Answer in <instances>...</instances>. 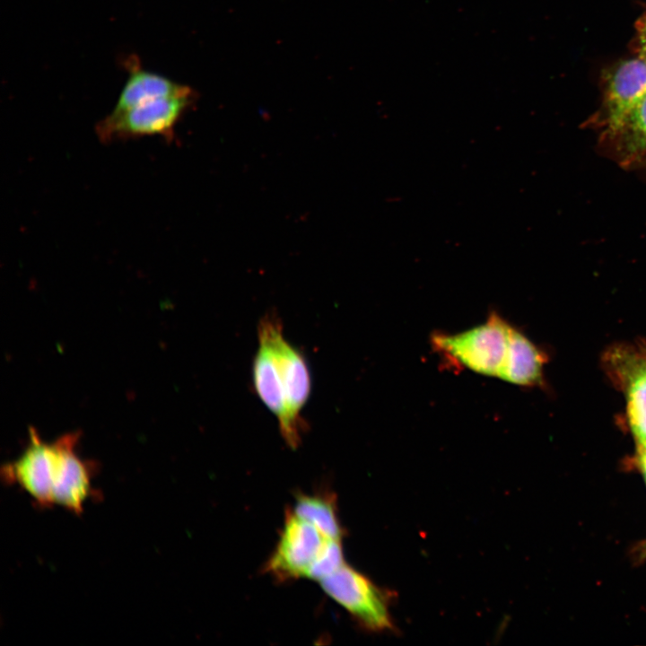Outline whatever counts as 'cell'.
I'll use <instances>...</instances> for the list:
<instances>
[{
    "label": "cell",
    "mask_w": 646,
    "mask_h": 646,
    "mask_svg": "<svg viewBox=\"0 0 646 646\" xmlns=\"http://www.w3.org/2000/svg\"><path fill=\"white\" fill-rule=\"evenodd\" d=\"M77 432L67 433L55 441H44L31 429L23 452L2 467L8 484L24 490L41 507L56 505L70 476L72 453L78 443Z\"/></svg>",
    "instance_id": "cell-1"
},
{
    "label": "cell",
    "mask_w": 646,
    "mask_h": 646,
    "mask_svg": "<svg viewBox=\"0 0 646 646\" xmlns=\"http://www.w3.org/2000/svg\"><path fill=\"white\" fill-rule=\"evenodd\" d=\"M513 326L496 311L467 330L432 335V348L451 364L502 379L510 354Z\"/></svg>",
    "instance_id": "cell-2"
},
{
    "label": "cell",
    "mask_w": 646,
    "mask_h": 646,
    "mask_svg": "<svg viewBox=\"0 0 646 646\" xmlns=\"http://www.w3.org/2000/svg\"><path fill=\"white\" fill-rule=\"evenodd\" d=\"M258 336L267 342L276 362L285 403V419L279 426L287 445L296 449L301 441L303 423L301 411L311 389L310 374L301 353L285 338L280 318L269 311L260 319Z\"/></svg>",
    "instance_id": "cell-3"
},
{
    "label": "cell",
    "mask_w": 646,
    "mask_h": 646,
    "mask_svg": "<svg viewBox=\"0 0 646 646\" xmlns=\"http://www.w3.org/2000/svg\"><path fill=\"white\" fill-rule=\"evenodd\" d=\"M193 98L194 94L165 97L111 111L96 125V135L104 143L151 135L171 137Z\"/></svg>",
    "instance_id": "cell-4"
},
{
    "label": "cell",
    "mask_w": 646,
    "mask_h": 646,
    "mask_svg": "<svg viewBox=\"0 0 646 646\" xmlns=\"http://www.w3.org/2000/svg\"><path fill=\"white\" fill-rule=\"evenodd\" d=\"M323 590L368 631L393 628L384 592L365 575L344 563L319 581Z\"/></svg>",
    "instance_id": "cell-5"
},
{
    "label": "cell",
    "mask_w": 646,
    "mask_h": 646,
    "mask_svg": "<svg viewBox=\"0 0 646 646\" xmlns=\"http://www.w3.org/2000/svg\"><path fill=\"white\" fill-rule=\"evenodd\" d=\"M327 539L312 524L287 511L266 572L281 581L305 577Z\"/></svg>",
    "instance_id": "cell-6"
},
{
    "label": "cell",
    "mask_w": 646,
    "mask_h": 646,
    "mask_svg": "<svg viewBox=\"0 0 646 646\" xmlns=\"http://www.w3.org/2000/svg\"><path fill=\"white\" fill-rule=\"evenodd\" d=\"M645 94L646 60L623 62L612 74L605 94L599 121L603 136L615 131Z\"/></svg>",
    "instance_id": "cell-7"
},
{
    "label": "cell",
    "mask_w": 646,
    "mask_h": 646,
    "mask_svg": "<svg viewBox=\"0 0 646 646\" xmlns=\"http://www.w3.org/2000/svg\"><path fill=\"white\" fill-rule=\"evenodd\" d=\"M126 65L128 76L112 109L113 112H119L160 98L194 94L189 87L143 68L136 57L128 58Z\"/></svg>",
    "instance_id": "cell-8"
},
{
    "label": "cell",
    "mask_w": 646,
    "mask_h": 646,
    "mask_svg": "<svg viewBox=\"0 0 646 646\" xmlns=\"http://www.w3.org/2000/svg\"><path fill=\"white\" fill-rule=\"evenodd\" d=\"M604 140L611 143L622 165H646V94L615 131L604 135Z\"/></svg>",
    "instance_id": "cell-9"
},
{
    "label": "cell",
    "mask_w": 646,
    "mask_h": 646,
    "mask_svg": "<svg viewBox=\"0 0 646 646\" xmlns=\"http://www.w3.org/2000/svg\"><path fill=\"white\" fill-rule=\"evenodd\" d=\"M544 354L513 327L511 335L510 354L502 380L518 386H534L542 380Z\"/></svg>",
    "instance_id": "cell-10"
},
{
    "label": "cell",
    "mask_w": 646,
    "mask_h": 646,
    "mask_svg": "<svg viewBox=\"0 0 646 646\" xmlns=\"http://www.w3.org/2000/svg\"><path fill=\"white\" fill-rule=\"evenodd\" d=\"M255 389L266 406L276 416L279 426L285 419V403L278 370L271 347L258 337V350L252 366Z\"/></svg>",
    "instance_id": "cell-11"
},
{
    "label": "cell",
    "mask_w": 646,
    "mask_h": 646,
    "mask_svg": "<svg viewBox=\"0 0 646 646\" xmlns=\"http://www.w3.org/2000/svg\"><path fill=\"white\" fill-rule=\"evenodd\" d=\"M299 518L316 527L326 537L341 540L344 529L337 516L336 497L328 491L295 496L293 510Z\"/></svg>",
    "instance_id": "cell-12"
},
{
    "label": "cell",
    "mask_w": 646,
    "mask_h": 646,
    "mask_svg": "<svg viewBox=\"0 0 646 646\" xmlns=\"http://www.w3.org/2000/svg\"><path fill=\"white\" fill-rule=\"evenodd\" d=\"M627 415L639 448L646 449V362L639 364L629 375Z\"/></svg>",
    "instance_id": "cell-13"
},
{
    "label": "cell",
    "mask_w": 646,
    "mask_h": 646,
    "mask_svg": "<svg viewBox=\"0 0 646 646\" xmlns=\"http://www.w3.org/2000/svg\"><path fill=\"white\" fill-rule=\"evenodd\" d=\"M344 563L343 548L340 540L327 538L321 551L308 569L305 577L320 581L336 572Z\"/></svg>",
    "instance_id": "cell-14"
},
{
    "label": "cell",
    "mask_w": 646,
    "mask_h": 646,
    "mask_svg": "<svg viewBox=\"0 0 646 646\" xmlns=\"http://www.w3.org/2000/svg\"><path fill=\"white\" fill-rule=\"evenodd\" d=\"M640 41L642 58L646 60V21L640 27Z\"/></svg>",
    "instance_id": "cell-15"
},
{
    "label": "cell",
    "mask_w": 646,
    "mask_h": 646,
    "mask_svg": "<svg viewBox=\"0 0 646 646\" xmlns=\"http://www.w3.org/2000/svg\"><path fill=\"white\" fill-rule=\"evenodd\" d=\"M639 462L646 480V449L639 448Z\"/></svg>",
    "instance_id": "cell-16"
}]
</instances>
